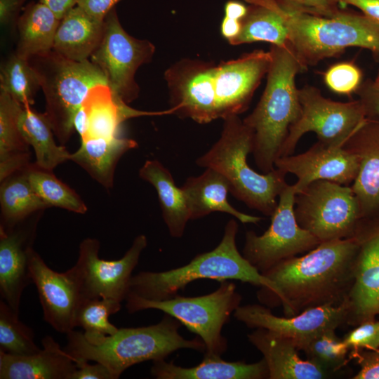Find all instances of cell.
Here are the masks:
<instances>
[{"mask_svg":"<svg viewBox=\"0 0 379 379\" xmlns=\"http://www.w3.org/2000/svg\"><path fill=\"white\" fill-rule=\"evenodd\" d=\"M357 236L321 242L302 256L284 260L262 273L272 288H260L263 305H281L285 317L321 305L338 306L347 298L354 282Z\"/></svg>","mask_w":379,"mask_h":379,"instance_id":"obj_1","label":"cell"},{"mask_svg":"<svg viewBox=\"0 0 379 379\" xmlns=\"http://www.w3.org/2000/svg\"><path fill=\"white\" fill-rule=\"evenodd\" d=\"M182 324L165 314L155 324L121 328L113 335L91 336L72 330L67 334L65 351L76 359L104 364L114 379L129 367L146 361L166 359L174 352L193 350L205 352L199 337L186 339L179 333Z\"/></svg>","mask_w":379,"mask_h":379,"instance_id":"obj_2","label":"cell"},{"mask_svg":"<svg viewBox=\"0 0 379 379\" xmlns=\"http://www.w3.org/2000/svg\"><path fill=\"white\" fill-rule=\"evenodd\" d=\"M272 60L265 91L244 123L253 132V155L257 167L266 173L274 168L290 126L301 112L295 78L305 69L290 44L272 45Z\"/></svg>","mask_w":379,"mask_h":379,"instance_id":"obj_3","label":"cell"},{"mask_svg":"<svg viewBox=\"0 0 379 379\" xmlns=\"http://www.w3.org/2000/svg\"><path fill=\"white\" fill-rule=\"evenodd\" d=\"M238 229L237 222L230 220L220 242L215 248L197 255L182 267L162 272L142 271L132 276L126 298L166 300L178 295L179 291L191 282L204 279L219 282L237 280L265 290L272 288V282L238 251L236 244Z\"/></svg>","mask_w":379,"mask_h":379,"instance_id":"obj_4","label":"cell"},{"mask_svg":"<svg viewBox=\"0 0 379 379\" xmlns=\"http://www.w3.org/2000/svg\"><path fill=\"white\" fill-rule=\"evenodd\" d=\"M272 3L286 26L290 46L305 70L349 47L368 49L379 62V24L364 14L342 9L328 17L287 8L277 0Z\"/></svg>","mask_w":379,"mask_h":379,"instance_id":"obj_5","label":"cell"},{"mask_svg":"<svg viewBox=\"0 0 379 379\" xmlns=\"http://www.w3.org/2000/svg\"><path fill=\"white\" fill-rule=\"evenodd\" d=\"M218 140L196 163L223 175L230 192L248 208L271 216L280 193L288 185L286 174L277 168L266 173L255 171L247 162L253 149V132L238 115L224 119Z\"/></svg>","mask_w":379,"mask_h":379,"instance_id":"obj_6","label":"cell"},{"mask_svg":"<svg viewBox=\"0 0 379 379\" xmlns=\"http://www.w3.org/2000/svg\"><path fill=\"white\" fill-rule=\"evenodd\" d=\"M28 60L44 94V114L63 145L74 131V116L88 93L97 85L107 84V79L89 59L74 61L53 50L33 55Z\"/></svg>","mask_w":379,"mask_h":379,"instance_id":"obj_7","label":"cell"},{"mask_svg":"<svg viewBox=\"0 0 379 379\" xmlns=\"http://www.w3.org/2000/svg\"><path fill=\"white\" fill-rule=\"evenodd\" d=\"M241 300L235 284L225 280L220 282L215 291L204 295L186 297L178 294L163 300L130 296L125 301L130 314L154 309L174 317L203 340L204 357H221L228 348L227 340L222 334V328L240 306Z\"/></svg>","mask_w":379,"mask_h":379,"instance_id":"obj_8","label":"cell"},{"mask_svg":"<svg viewBox=\"0 0 379 379\" xmlns=\"http://www.w3.org/2000/svg\"><path fill=\"white\" fill-rule=\"evenodd\" d=\"M294 213L320 242L354 237L361 223L351 187L328 180L314 181L296 193Z\"/></svg>","mask_w":379,"mask_h":379,"instance_id":"obj_9","label":"cell"},{"mask_svg":"<svg viewBox=\"0 0 379 379\" xmlns=\"http://www.w3.org/2000/svg\"><path fill=\"white\" fill-rule=\"evenodd\" d=\"M301 112L290 126L281 148L279 157L291 155L301 137L316 133L318 140L327 145L343 146L366 119L359 100L341 102L324 97L319 89L305 85L298 89Z\"/></svg>","mask_w":379,"mask_h":379,"instance_id":"obj_10","label":"cell"},{"mask_svg":"<svg viewBox=\"0 0 379 379\" xmlns=\"http://www.w3.org/2000/svg\"><path fill=\"white\" fill-rule=\"evenodd\" d=\"M154 52L152 42L125 31L114 7L104 19L102 37L89 60L102 72L113 95L129 104L139 95L135 73L152 60Z\"/></svg>","mask_w":379,"mask_h":379,"instance_id":"obj_11","label":"cell"},{"mask_svg":"<svg viewBox=\"0 0 379 379\" xmlns=\"http://www.w3.org/2000/svg\"><path fill=\"white\" fill-rule=\"evenodd\" d=\"M296 190L287 185L278 198L268 229L261 235L246 232L243 256L261 274L279 262L305 253L321 242L298 223L294 205Z\"/></svg>","mask_w":379,"mask_h":379,"instance_id":"obj_12","label":"cell"},{"mask_svg":"<svg viewBox=\"0 0 379 379\" xmlns=\"http://www.w3.org/2000/svg\"><path fill=\"white\" fill-rule=\"evenodd\" d=\"M147 245L146 236L140 234L122 258L106 260L99 256L100 244L98 239H84L74 264L81 278L82 299L108 298L119 302L125 300L132 272Z\"/></svg>","mask_w":379,"mask_h":379,"instance_id":"obj_13","label":"cell"},{"mask_svg":"<svg viewBox=\"0 0 379 379\" xmlns=\"http://www.w3.org/2000/svg\"><path fill=\"white\" fill-rule=\"evenodd\" d=\"M215 65L184 58L164 73L173 114L199 124L218 119L214 86Z\"/></svg>","mask_w":379,"mask_h":379,"instance_id":"obj_14","label":"cell"},{"mask_svg":"<svg viewBox=\"0 0 379 379\" xmlns=\"http://www.w3.org/2000/svg\"><path fill=\"white\" fill-rule=\"evenodd\" d=\"M234 317L248 328H262L292 339L300 351L318 333L346 324L345 301L338 306L321 305L291 317H278L271 309L259 304L239 306Z\"/></svg>","mask_w":379,"mask_h":379,"instance_id":"obj_15","label":"cell"},{"mask_svg":"<svg viewBox=\"0 0 379 379\" xmlns=\"http://www.w3.org/2000/svg\"><path fill=\"white\" fill-rule=\"evenodd\" d=\"M30 272L42 307L43 317L57 332L67 334L75 328V316L82 300L81 281L74 265L65 272L50 268L34 249Z\"/></svg>","mask_w":379,"mask_h":379,"instance_id":"obj_16","label":"cell"},{"mask_svg":"<svg viewBox=\"0 0 379 379\" xmlns=\"http://www.w3.org/2000/svg\"><path fill=\"white\" fill-rule=\"evenodd\" d=\"M354 282L345 300L346 324L356 326L379 314V220L362 222Z\"/></svg>","mask_w":379,"mask_h":379,"instance_id":"obj_17","label":"cell"},{"mask_svg":"<svg viewBox=\"0 0 379 379\" xmlns=\"http://www.w3.org/2000/svg\"><path fill=\"white\" fill-rule=\"evenodd\" d=\"M270 52L255 50L215 65L214 86L218 119L239 115L247 109L262 77L267 74Z\"/></svg>","mask_w":379,"mask_h":379,"instance_id":"obj_18","label":"cell"},{"mask_svg":"<svg viewBox=\"0 0 379 379\" xmlns=\"http://www.w3.org/2000/svg\"><path fill=\"white\" fill-rule=\"evenodd\" d=\"M359 162L358 157L343 146L317 141L307 151L279 157L274 168L297 178L293 184L299 192L317 180H328L350 186L354 181Z\"/></svg>","mask_w":379,"mask_h":379,"instance_id":"obj_19","label":"cell"},{"mask_svg":"<svg viewBox=\"0 0 379 379\" xmlns=\"http://www.w3.org/2000/svg\"><path fill=\"white\" fill-rule=\"evenodd\" d=\"M30 218L11 228L0 227L1 299L18 315L22 294L32 282L29 263L38 218Z\"/></svg>","mask_w":379,"mask_h":379,"instance_id":"obj_20","label":"cell"},{"mask_svg":"<svg viewBox=\"0 0 379 379\" xmlns=\"http://www.w3.org/2000/svg\"><path fill=\"white\" fill-rule=\"evenodd\" d=\"M343 147L359 159V171L350 187L361 222L379 220V120L366 118Z\"/></svg>","mask_w":379,"mask_h":379,"instance_id":"obj_21","label":"cell"},{"mask_svg":"<svg viewBox=\"0 0 379 379\" xmlns=\"http://www.w3.org/2000/svg\"><path fill=\"white\" fill-rule=\"evenodd\" d=\"M247 338L262 354L268 368V379H324L335 375L307 359H302L297 345L288 337L258 328Z\"/></svg>","mask_w":379,"mask_h":379,"instance_id":"obj_22","label":"cell"},{"mask_svg":"<svg viewBox=\"0 0 379 379\" xmlns=\"http://www.w3.org/2000/svg\"><path fill=\"white\" fill-rule=\"evenodd\" d=\"M37 353L17 356L0 350L1 379H71L77 359L50 335Z\"/></svg>","mask_w":379,"mask_h":379,"instance_id":"obj_23","label":"cell"},{"mask_svg":"<svg viewBox=\"0 0 379 379\" xmlns=\"http://www.w3.org/2000/svg\"><path fill=\"white\" fill-rule=\"evenodd\" d=\"M181 188L191 220L204 218L213 212L230 214L243 224H258L262 219L244 213L229 203L230 183L223 175L213 168H206L200 175L189 177Z\"/></svg>","mask_w":379,"mask_h":379,"instance_id":"obj_24","label":"cell"},{"mask_svg":"<svg viewBox=\"0 0 379 379\" xmlns=\"http://www.w3.org/2000/svg\"><path fill=\"white\" fill-rule=\"evenodd\" d=\"M81 106L88 121V132L84 138L117 137L121 124L130 118L171 113L169 109L162 112L135 109L114 95L107 84H99L91 88Z\"/></svg>","mask_w":379,"mask_h":379,"instance_id":"obj_25","label":"cell"},{"mask_svg":"<svg viewBox=\"0 0 379 379\" xmlns=\"http://www.w3.org/2000/svg\"><path fill=\"white\" fill-rule=\"evenodd\" d=\"M151 375L157 379H266L267 364L262 358L251 364L242 361H227L221 357H204L192 367H182L165 359L152 361Z\"/></svg>","mask_w":379,"mask_h":379,"instance_id":"obj_26","label":"cell"},{"mask_svg":"<svg viewBox=\"0 0 379 379\" xmlns=\"http://www.w3.org/2000/svg\"><path fill=\"white\" fill-rule=\"evenodd\" d=\"M103 32L104 20L93 18L77 6L60 20L52 50L74 61L88 60Z\"/></svg>","mask_w":379,"mask_h":379,"instance_id":"obj_27","label":"cell"},{"mask_svg":"<svg viewBox=\"0 0 379 379\" xmlns=\"http://www.w3.org/2000/svg\"><path fill=\"white\" fill-rule=\"evenodd\" d=\"M137 146L135 140L119 136L86 138L81 140L79 148L71 153L70 161L80 166L104 187L110 189L119 160Z\"/></svg>","mask_w":379,"mask_h":379,"instance_id":"obj_28","label":"cell"},{"mask_svg":"<svg viewBox=\"0 0 379 379\" xmlns=\"http://www.w3.org/2000/svg\"><path fill=\"white\" fill-rule=\"evenodd\" d=\"M139 176L156 190L164 221L170 235L183 236L190 219V210L181 187H178L171 172L158 160H147L139 170Z\"/></svg>","mask_w":379,"mask_h":379,"instance_id":"obj_29","label":"cell"},{"mask_svg":"<svg viewBox=\"0 0 379 379\" xmlns=\"http://www.w3.org/2000/svg\"><path fill=\"white\" fill-rule=\"evenodd\" d=\"M24 106L0 91V182L29 164V144L19 126Z\"/></svg>","mask_w":379,"mask_h":379,"instance_id":"obj_30","label":"cell"},{"mask_svg":"<svg viewBox=\"0 0 379 379\" xmlns=\"http://www.w3.org/2000/svg\"><path fill=\"white\" fill-rule=\"evenodd\" d=\"M59 20L44 4L32 1L23 8L17 24L18 41L15 53L28 60L53 49Z\"/></svg>","mask_w":379,"mask_h":379,"instance_id":"obj_31","label":"cell"},{"mask_svg":"<svg viewBox=\"0 0 379 379\" xmlns=\"http://www.w3.org/2000/svg\"><path fill=\"white\" fill-rule=\"evenodd\" d=\"M25 168L1 181L0 227H13L32 215L48 208L33 189Z\"/></svg>","mask_w":379,"mask_h":379,"instance_id":"obj_32","label":"cell"},{"mask_svg":"<svg viewBox=\"0 0 379 379\" xmlns=\"http://www.w3.org/2000/svg\"><path fill=\"white\" fill-rule=\"evenodd\" d=\"M251 5L241 20V29L230 44L239 45L265 41L283 46L289 44L288 32L272 0H244Z\"/></svg>","mask_w":379,"mask_h":379,"instance_id":"obj_33","label":"cell"},{"mask_svg":"<svg viewBox=\"0 0 379 379\" xmlns=\"http://www.w3.org/2000/svg\"><path fill=\"white\" fill-rule=\"evenodd\" d=\"M19 126L24 138L34 149V164L39 168L53 171L59 164L70 160L71 153L64 145L56 144L44 114L36 112L29 105L24 106Z\"/></svg>","mask_w":379,"mask_h":379,"instance_id":"obj_34","label":"cell"},{"mask_svg":"<svg viewBox=\"0 0 379 379\" xmlns=\"http://www.w3.org/2000/svg\"><path fill=\"white\" fill-rule=\"evenodd\" d=\"M29 182L39 197L48 206L84 214L88 208L80 196L53 173L30 163L25 168Z\"/></svg>","mask_w":379,"mask_h":379,"instance_id":"obj_35","label":"cell"},{"mask_svg":"<svg viewBox=\"0 0 379 379\" xmlns=\"http://www.w3.org/2000/svg\"><path fill=\"white\" fill-rule=\"evenodd\" d=\"M41 88L37 75L28 60L15 53L4 59L0 67V89L23 106H31Z\"/></svg>","mask_w":379,"mask_h":379,"instance_id":"obj_36","label":"cell"},{"mask_svg":"<svg viewBox=\"0 0 379 379\" xmlns=\"http://www.w3.org/2000/svg\"><path fill=\"white\" fill-rule=\"evenodd\" d=\"M306 359L335 375L349 361V349L335 333L327 329L316 335L301 350Z\"/></svg>","mask_w":379,"mask_h":379,"instance_id":"obj_37","label":"cell"},{"mask_svg":"<svg viewBox=\"0 0 379 379\" xmlns=\"http://www.w3.org/2000/svg\"><path fill=\"white\" fill-rule=\"evenodd\" d=\"M41 349L34 340L32 329L23 324L8 305L0 301V350L7 354L25 356Z\"/></svg>","mask_w":379,"mask_h":379,"instance_id":"obj_38","label":"cell"},{"mask_svg":"<svg viewBox=\"0 0 379 379\" xmlns=\"http://www.w3.org/2000/svg\"><path fill=\"white\" fill-rule=\"evenodd\" d=\"M121 302L108 298L82 299L75 316V327L80 326L91 336L111 335L118 328L109 317L117 313Z\"/></svg>","mask_w":379,"mask_h":379,"instance_id":"obj_39","label":"cell"},{"mask_svg":"<svg viewBox=\"0 0 379 379\" xmlns=\"http://www.w3.org/2000/svg\"><path fill=\"white\" fill-rule=\"evenodd\" d=\"M324 82L333 92L350 95L361 84L362 72L353 62H339L331 66L324 73Z\"/></svg>","mask_w":379,"mask_h":379,"instance_id":"obj_40","label":"cell"},{"mask_svg":"<svg viewBox=\"0 0 379 379\" xmlns=\"http://www.w3.org/2000/svg\"><path fill=\"white\" fill-rule=\"evenodd\" d=\"M350 352L379 348V321H364L347 333L343 338Z\"/></svg>","mask_w":379,"mask_h":379,"instance_id":"obj_41","label":"cell"},{"mask_svg":"<svg viewBox=\"0 0 379 379\" xmlns=\"http://www.w3.org/2000/svg\"><path fill=\"white\" fill-rule=\"evenodd\" d=\"M292 10L323 16H333L342 10L337 0H277Z\"/></svg>","mask_w":379,"mask_h":379,"instance_id":"obj_42","label":"cell"},{"mask_svg":"<svg viewBox=\"0 0 379 379\" xmlns=\"http://www.w3.org/2000/svg\"><path fill=\"white\" fill-rule=\"evenodd\" d=\"M348 359H355L360 366L353 379H379V348L350 352Z\"/></svg>","mask_w":379,"mask_h":379,"instance_id":"obj_43","label":"cell"},{"mask_svg":"<svg viewBox=\"0 0 379 379\" xmlns=\"http://www.w3.org/2000/svg\"><path fill=\"white\" fill-rule=\"evenodd\" d=\"M355 93L364 107L366 118L379 120V90L372 86L371 79L361 83Z\"/></svg>","mask_w":379,"mask_h":379,"instance_id":"obj_44","label":"cell"},{"mask_svg":"<svg viewBox=\"0 0 379 379\" xmlns=\"http://www.w3.org/2000/svg\"><path fill=\"white\" fill-rule=\"evenodd\" d=\"M77 359V368L72 375L71 379H114L110 371L104 364L99 362L91 364L87 360Z\"/></svg>","mask_w":379,"mask_h":379,"instance_id":"obj_45","label":"cell"},{"mask_svg":"<svg viewBox=\"0 0 379 379\" xmlns=\"http://www.w3.org/2000/svg\"><path fill=\"white\" fill-rule=\"evenodd\" d=\"M27 1L0 0V22L3 27L17 31L18 21Z\"/></svg>","mask_w":379,"mask_h":379,"instance_id":"obj_46","label":"cell"},{"mask_svg":"<svg viewBox=\"0 0 379 379\" xmlns=\"http://www.w3.org/2000/svg\"><path fill=\"white\" fill-rule=\"evenodd\" d=\"M121 0H80L78 6L93 18L103 21L107 14Z\"/></svg>","mask_w":379,"mask_h":379,"instance_id":"obj_47","label":"cell"},{"mask_svg":"<svg viewBox=\"0 0 379 379\" xmlns=\"http://www.w3.org/2000/svg\"><path fill=\"white\" fill-rule=\"evenodd\" d=\"M339 5H347L360 9L363 14L379 24V0H337Z\"/></svg>","mask_w":379,"mask_h":379,"instance_id":"obj_48","label":"cell"},{"mask_svg":"<svg viewBox=\"0 0 379 379\" xmlns=\"http://www.w3.org/2000/svg\"><path fill=\"white\" fill-rule=\"evenodd\" d=\"M46 5L61 20L69 11L77 6L80 0H39Z\"/></svg>","mask_w":379,"mask_h":379,"instance_id":"obj_49","label":"cell"},{"mask_svg":"<svg viewBox=\"0 0 379 379\" xmlns=\"http://www.w3.org/2000/svg\"><path fill=\"white\" fill-rule=\"evenodd\" d=\"M241 29V20L224 17L222 19L220 30L221 34L229 43L238 36Z\"/></svg>","mask_w":379,"mask_h":379,"instance_id":"obj_50","label":"cell"},{"mask_svg":"<svg viewBox=\"0 0 379 379\" xmlns=\"http://www.w3.org/2000/svg\"><path fill=\"white\" fill-rule=\"evenodd\" d=\"M248 11V7L236 0L228 1L225 5V17L241 20Z\"/></svg>","mask_w":379,"mask_h":379,"instance_id":"obj_51","label":"cell"},{"mask_svg":"<svg viewBox=\"0 0 379 379\" xmlns=\"http://www.w3.org/2000/svg\"><path fill=\"white\" fill-rule=\"evenodd\" d=\"M371 85L373 88L379 90V71L374 80L371 79Z\"/></svg>","mask_w":379,"mask_h":379,"instance_id":"obj_52","label":"cell"}]
</instances>
